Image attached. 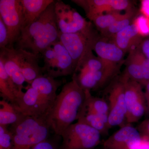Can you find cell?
<instances>
[{"label":"cell","mask_w":149,"mask_h":149,"mask_svg":"<svg viewBox=\"0 0 149 149\" xmlns=\"http://www.w3.org/2000/svg\"><path fill=\"white\" fill-rule=\"evenodd\" d=\"M85 100L78 116L86 115L99 116L108 125V103L104 99L92 95L91 91L85 90Z\"/></svg>","instance_id":"obj_17"},{"label":"cell","mask_w":149,"mask_h":149,"mask_svg":"<svg viewBox=\"0 0 149 149\" xmlns=\"http://www.w3.org/2000/svg\"><path fill=\"white\" fill-rule=\"evenodd\" d=\"M53 106L37 90L29 85L26 92L17 99L14 107L23 115L37 118L48 117Z\"/></svg>","instance_id":"obj_10"},{"label":"cell","mask_w":149,"mask_h":149,"mask_svg":"<svg viewBox=\"0 0 149 149\" xmlns=\"http://www.w3.org/2000/svg\"><path fill=\"white\" fill-rule=\"evenodd\" d=\"M48 117L22 115L10 129L13 135L12 149H33L37 144L47 139L52 129Z\"/></svg>","instance_id":"obj_3"},{"label":"cell","mask_w":149,"mask_h":149,"mask_svg":"<svg viewBox=\"0 0 149 149\" xmlns=\"http://www.w3.org/2000/svg\"><path fill=\"white\" fill-rule=\"evenodd\" d=\"M15 54L22 73L29 85L37 77L44 74L42 67L39 64L41 54H36L25 50L15 48Z\"/></svg>","instance_id":"obj_13"},{"label":"cell","mask_w":149,"mask_h":149,"mask_svg":"<svg viewBox=\"0 0 149 149\" xmlns=\"http://www.w3.org/2000/svg\"><path fill=\"white\" fill-rule=\"evenodd\" d=\"M129 53L128 58L136 62L145 68L149 70V59L141 52L140 47L132 50Z\"/></svg>","instance_id":"obj_28"},{"label":"cell","mask_w":149,"mask_h":149,"mask_svg":"<svg viewBox=\"0 0 149 149\" xmlns=\"http://www.w3.org/2000/svg\"><path fill=\"white\" fill-rule=\"evenodd\" d=\"M93 50L107 65L118 69L125 54L116 45L99 37L94 43Z\"/></svg>","instance_id":"obj_16"},{"label":"cell","mask_w":149,"mask_h":149,"mask_svg":"<svg viewBox=\"0 0 149 149\" xmlns=\"http://www.w3.org/2000/svg\"><path fill=\"white\" fill-rule=\"evenodd\" d=\"M143 85L145 86V88H146L144 94H145V98L146 102V113L149 115V81L145 83Z\"/></svg>","instance_id":"obj_34"},{"label":"cell","mask_w":149,"mask_h":149,"mask_svg":"<svg viewBox=\"0 0 149 149\" xmlns=\"http://www.w3.org/2000/svg\"><path fill=\"white\" fill-rule=\"evenodd\" d=\"M60 146L54 139L49 137L45 141L37 144L33 149H59Z\"/></svg>","instance_id":"obj_30"},{"label":"cell","mask_w":149,"mask_h":149,"mask_svg":"<svg viewBox=\"0 0 149 149\" xmlns=\"http://www.w3.org/2000/svg\"><path fill=\"white\" fill-rule=\"evenodd\" d=\"M142 136L137 128L124 125L112 135L106 143L108 146L125 149H135L139 146Z\"/></svg>","instance_id":"obj_15"},{"label":"cell","mask_w":149,"mask_h":149,"mask_svg":"<svg viewBox=\"0 0 149 149\" xmlns=\"http://www.w3.org/2000/svg\"><path fill=\"white\" fill-rule=\"evenodd\" d=\"M109 128L121 126L126 119V107L124 80L120 77L113 84L108 97Z\"/></svg>","instance_id":"obj_11"},{"label":"cell","mask_w":149,"mask_h":149,"mask_svg":"<svg viewBox=\"0 0 149 149\" xmlns=\"http://www.w3.org/2000/svg\"><path fill=\"white\" fill-rule=\"evenodd\" d=\"M142 37L133 23L116 34L111 38V42L125 53L139 47L142 42Z\"/></svg>","instance_id":"obj_18"},{"label":"cell","mask_w":149,"mask_h":149,"mask_svg":"<svg viewBox=\"0 0 149 149\" xmlns=\"http://www.w3.org/2000/svg\"><path fill=\"white\" fill-rule=\"evenodd\" d=\"M13 135L8 126L0 125V149H12Z\"/></svg>","instance_id":"obj_26"},{"label":"cell","mask_w":149,"mask_h":149,"mask_svg":"<svg viewBox=\"0 0 149 149\" xmlns=\"http://www.w3.org/2000/svg\"><path fill=\"white\" fill-rule=\"evenodd\" d=\"M0 60L15 87L20 93H23V84L26 82L17 61L13 47L1 48Z\"/></svg>","instance_id":"obj_14"},{"label":"cell","mask_w":149,"mask_h":149,"mask_svg":"<svg viewBox=\"0 0 149 149\" xmlns=\"http://www.w3.org/2000/svg\"><path fill=\"white\" fill-rule=\"evenodd\" d=\"M120 12H112L95 17L91 21L100 31H103L113 24L122 15Z\"/></svg>","instance_id":"obj_25"},{"label":"cell","mask_w":149,"mask_h":149,"mask_svg":"<svg viewBox=\"0 0 149 149\" xmlns=\"http://www.w3.org/2000/svg\"><path fill=\"white\" fill-rule=\"evenodd\" d=\"M24 93H19L17 90L7 74L2 62L0 60V93L3 100L9 102L15 106L16 99Z\"/></svg>","instance_id":"obj_21"},{"label":"cell","mask_w":149,"mask_h":149,"mask_svg":"<svg viewBox=\"0 0 149 149\" xmlns=\"http://www.w3.org/2000/svg\"><path fill=\"white\" fill-rule=\"evenodd\" d=\"M9 45V39L8 31L6 24L0 17V48L8 47Z\"/></svg>","instance_id":"obj_29"},{"label":"cell","mask_w":149,"mask_h":149,"mask_svg":"<svg viewBox=\"0 0 149 149\" xmlns=\"http://www.w3.org/2000/svg\"><path fill=\"white\" fill-rule=\"evenodd\" d=\"M19 1L21 3L24 17L23 29L37 19L49 6L54 1V0H19Z\"/></svg>","instance_id":"obj_20"},{"label":"cell","mask_w":149,"mask_h":149,"mask_svg":"<svg viewBox=\"0 0 149 149\" xmlns=\"http://www.w3.org/2000/svg\"><path fill=\"white\" fill-rule=\"evenodd\" d=\"M142 136L141 143L135 149H149V139L146 136Z\"/></svg>","instance_id":"obj_33"},{"label":"cell","mask_w":149,"mask_h":149,"mask_svg":"<svg viewBox=\"0 0 149 149\" xmlns=\"http://www.w3.org/2000/svg\"><path fill=\"white\" fill-rule=\"evenodd\" d=\"M121 77L125 85V121L130 125L139 121L146 112V102L142 85L140 83L130 80L123 75Z\"/></svg>","instance_id":"obj_8"},{"label":"cell","mask_w":149,"mask_h":149,"mask_svg":"<svg viewBox=\"0 0 149 149\" xmlns=\"http://www.w3.org/2000/svg\"><path fill=\"white\" fill-rule=\"evenodd\" d=\"M142 37L149 35V18L141 15L137 16L133 22Z\"/></svg>","instance_id":"obj_27"},{"label":"cell","mask_w":149,"mask_h":149,"mask_svg":"<svg viewBox=\"0 0 149 149\" xmlns=\"http://www.w3.org/2000/svg\"><path fill=\"white\" fill-rule=\"evenodd\" d=\"M22 115L9 102L3 99L0 101V125H13L18 121Z\"/></svg>","instance_id":"obj_24"},{"label":"cell","mask_w":149,"mask_h":149,"mask_svg":"<svg viewBox=\"0 0 149 149\" xmlns=\"http://www.w3.org/2000/svg\"><path fill=\"white\" fill-rule=\"evenodd\" d=\"M124 76L144 85L149 81V70L127 58Z\"/></svg>","instance_id":"obj_23"},{"label":"cell","mask_w":149,"mask_h":149,"mask_svg":"<svg viewBox=\"0 0 149 149\" xmlns=\"http://www.w3.org/2000/svg\"><path fill=\"white\" fill-rule=\"evenodd\" d=\"M55 12L60 33L84 32L93 27L91 22H88L77 10L62 1H55Z\"/></svg>","instance_id":"obj_6"},{"label":"cell","mask_w":149,"mask_h":149,"mask_svg":"<svg viewBox=\"0 0 149 149\" xmlns=\"http://www.w3.org/2000/svg\"><path fill=\"white\" fill-rule=\"evenodd\" d=\"M101 135L93 127L77 121L69 125L62 134L59 149H92L99 143Z\"/></svg>","instance_id":"obj_5"},{"label":"cell","mask_w":149,"mask_h":149,"mask_svg":"<svg viewBox=\"0 0 149 149\" xmlns=\"http://www.w3.org/2000/svg\"><path fill=\"white\" fill-rule=\"evenodd\" d=\"M137 129L141 136H146L149 139V118L141 123Z\"/></svg>","instance_id":"obj_31"},{"label":"cell","mask_w":149,"mask_h":149,"mask_svg":"<svg viewBox=\"0 0 149 149\" xmlns=\"http://www.w3.org/2000/svg\"><path fill=\"white\" fill-rule=\"evenodd\" d=\"M140 11L141 15L149 18V0L141 1Z\"/></svg>","instance_id":"obj_32"},{"label":"cell","mask_w":149,"mask_h":149,"mask_svg":"<svg viewBox=\"0 0 149 149\" xmlns=\"http://www.w3.org/2000/svg\"><path fill=\"white\" fill-rule=\"evenodd\" d=\"M120 18L105 30L101 31L102 35L105 38L111 39L116 34L123 29L133 24V21L137 17V11L133 7L125 11Z\"/></svg>","instance_id":"obj_22"},{"label":"cell","mask_w":149,"mask_h":149,"mask_svg":"<svg viewBox=\"0 0 149 149\" xmlns=\"http://www.w3.org/2000/svg\"><path fill=\"white\" fill-rule=\"evenodd\" d=\"M0 17L8 31V47H13V44L20 36L24 25V17L19 0H1Z\"/></svg>","instance_id":"obj_9"},{"label":"cell","mask_w":149,"mask_h":149,"mask_svg":"<svg viewBox=\"0 0 149 149\" xmlns=\"http://www.w3.org/2000/svg\"><path fill=\"white\" fill-rule=\"evenodd\" d=\"M85 99V91L74 79L63 85L48 117L55 135L61 137L65 129L77 120Z\"/></svg>","instance_id":"obj_2"},{"label":"cell","mask_w":149,"mask_h":149,"mask_svg":"<svg viewBox=\"0 0 149 149\" xmlns=\"http://www.w3.org/2000/svg\"><path fill=\"white\" fill-rule=\"evenodd\" d=\"M61 84L62 81L43 74L33 80L29 86L37 90L40 95L54 104L57 96V91Z\"/></svg>","instance_id":"obj_19"},{"label":"cell","mask_w":149,"mask_h":149,"mask_svg":"<svg viewBox=\"0 0 149 149\" xmlns=\"http://www.w3.org/2000/svg\"><path fill=\"white\" fill-rule=\"evenodd\" d=\"M55 2L51 4L37 19L22 30L15 43L17 49L41 54L54 43L60 41L55 12Z\"/></svg>","instance_id":"obj_1"},{"label":"cell","mask_w":149,"mask_h":149,"mask_svg":"<svg viewBox=\"0 0 149 149\" xmlns=\"http://www.w3.org/2000/svg\"><path fill=\"white\" fill-rule=\"evenodd\" d=\"M98 38L93 27L84 32L59 35L60 41L72 58L75 69L85 55L93 50V45Z\"/></svg>","instance_id":"obj_7"},{"label":"cell","mask_w":149,"mask_h":149,"mask_svg":"<svg viewBox=\"0 0 149 149\" xmlns=\"http://www.w3.org/2000/svg\"><path fill=\"white\" fill-rule=\"evenodd\" d=\"M85 11L86 16L92 20L104 13L127 10L132 7L127 0H73L72 1Z\"/></svg>","instance_id":"obj_12"},{"label":"cell","mask_w":149,"mask_h":149,"mask_svg":"<svg viewBox=\"0 0 149 149\" xmlns=\"http://www.w3.org/2000/svg\"><path fill=\"white\" fill-rule=\"evenodd\" d=\"M44 60L43 74L54 78L73 74L75 68L72 58L62 43L59 41L41 54Z\"/></svg>","instance_id":"obj_4"}]
</instances>
